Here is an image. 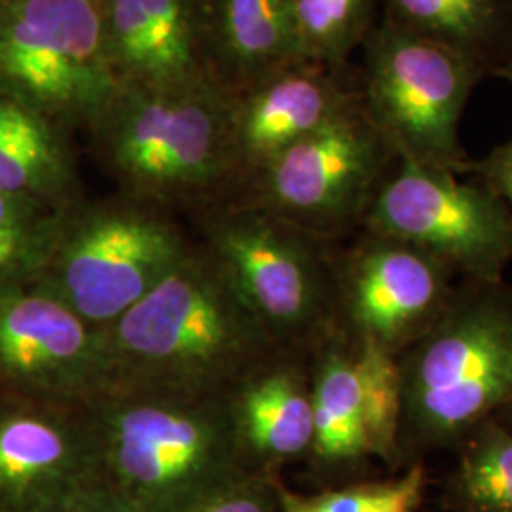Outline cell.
<instances>
[{"label": "cell", "mask_w": 512, "mask_h": 512, "mask_svg": "<svg viewBox=\"0 0 512 512\" xmlns=\"http://www.w3.org/2000/svg\"><path fill=\"white\" fill-rule=\"evenodd\" d=\"M313 440L310 475L325 488L368 478L376 461L368 429L365 401L353 340L340 330L310 353Z\"/></svg>", "instance_id": "obj_17"}, {"label": "cell", "mask_w": 512, "mask_h": 512, "mask_svg": "<svg viewBox=\"0 0 512 512\" xmlns=\"http://www.w3.org/2000/svg\"><path fill=\"white\" fill-rule=\"evenodd\" d=\"M461 175L488 184L512 211V135L482 158H469Z\"/></svg>", "instance_id": "obj_27"}, {"label": "cell", "mask_w": 512, "mask_h": 512, "mask_svg": "<svg viewBox=\"0 0 512 512\" xmlns=\"http://www.w3.org/2000/svg\"><path fill=\"white\" fill-rule=\"evenodd\" d=\"M65 211L0 192V294L37 281Z\"/></svg>", "instance_id": "obj_24"}, {"label": "cell", "mask_w": 512, "mask_h": 512, "mask_svg": "<svg viewBox=\"0 0 512 512\" xmlns=\"http://www.w3.org/2000/svg\"><path fill=\"white\" fill-rule=\"evenodd\" d=\"M357 93L399 158L461 175L469 162L459 124L476 86V63L382 16L365 40Z\"/></svg>", "instance_id": "obj_7"}, {"label": "cell", "mask_w": 512, "mask_h": 512, "mask_svg": "<svg viewBox=\"0 0 512 512\" xmlns=\"http://www.w3.org/2000/svg\"><path fill=\"white\" fill-rule=\"evenodd\" d=\"M57 512H129V509L103 482L95 478Z\"/></svg>", "instance_id": "obj_28"}, {"label": "cell", "mask_w": 512, "mask_h": 512, "mask_svg": "<svg viewBox=\"0 0 512 512\" xmlns=\"http://www.w3.org/2000/svg\"><path fill=\"white\" fill-rule=\"evenodd\" d=\"M495 78H501V80H505V82H509L512 86V59L497 73V76Z\"/></svg>", "instance_id": "obj_30"}, {"label": "cell", "mask_w": 512, "mask_h": 512, "mask_svg": "<svg viewBox=\"0 0 512 512\" xmlns=\"http://www.w3.org/2000/svg\"><path fill=\"white\" fill-rule=\"evenodd\" d=\"M224 397L249 473L279 475L283 465L308 459L313 440L310 353L275 348Z\"/></svg>", "instance_id": "obj_16"}, {"label": "cell", "mask_w": 512, "mask_h": 512, "mask_svg": "<svg viewBox=\"0 0 512 512\" xmlns=\"http://www.w3.org/2000/svg\"><path fill=\"white\" fill-rule=\"evenodd\" d=\"M109 387L220 397L279 348L236 283L200 243L103 329Z\"/></svg>", "instance_id": "obj_1"}, {"label": "cell", "mask_w": 512, "mask_h": 512, "mask_svg": "<svg viewBox=\"0 0 512 512\" xmlns=\"http://www.w3.org/2000/svg\"><path fill=\"white\" fill-rule=\"evenodd\" d=\"M279 512H420L427 497L429 473L425 461L408 465L389 478H365L298 494L275 480Z\"/></svg>", "instance_id": "obj_23"}, {"label": "cell", "mask_w": 512, "mask_h": 512, "mask_svg": "<svg viewBox=\"0 0 512 512\" xmlns=\"http://www.w3.org/2000/svg\"><path fill=\"white\" fill-rule=\"evenodd\" d=\"M84 414L97 480L129 512H188L249 475L224 395L107 387Z\"/></svg>", "instance_id": "obj_2"}, {"label": "cell", "mask_w": 512, "mask_h": 512, "mask_svg": "<svg viewBox=\"0 0 512 512\" xmlns=\"http://www.w3.org/2000/svg\"><path fill=\"white\" fill-rule=\"evenodd\" d=\"M101 16L120 88L215 84L207 55L205 0H101Z\"/></svg>", "instance_id": "obj_15"}, {"label": "cell", "mask_w": 512, "mask_h": 512, "mask_svg": "<svg viewBox=\"0 0 512 512\" xmlns=\"http://www.w3.org/2000/svg\"><path fill=\"white\" fill-rule=\"evenodd\" d=\"M179 215L114 192L63 213L35 285L105 329L135 306L194 247Z\"/></svg>", "instance_id": "obj_6"}, {"label": "cell", "mask_w": 512, "mask_h": 512, "mask_svg": "<svg viewBox=\"0 0 512 512\" xmlns=\"http://www.w3.org/2000/svg\"><path fill=\"white\" fill-rule=\"evenodd\" d=\"M203 243L279 348L311 353L336 332V255L319 238L230 198L192 215Z\"/></svg>", "instance_id": "obj_5"}, {"label": "cell", "mask_w": 512, "mask_h": 512, "mask_svg": "<svg viewBox=\"0 0 512 512\" xmlns=\"http://www.w3.org/2000/svg\"><path fill=\"white\" fill-rule=\"evenodd\" d=\"M205 29L211 78L230 99L304 59L287 0H205Z\"/></svg>", "instance_id": "obj_18"}, {"label": "cell", "mask_w": 512, "mask_h": 512, "mask_svg": "<svg viewBox=\"0 0 512 512\" xmlns=\"http://www.w3.org/2000/svg\"><path fill=\"white\" fill-rule=\"evenodd\" d=\"M116 192L196 215L238 190L230 97L211 82L118 88L88 129Z\"/></svg>", "instance_id": "obj_3"}, {"label": "cell", "mask_w": 512, "mask_h": 512, "mask_svg": "<svg viewBox=\"0 0 512 512\" xmlns=\"http://www.w3.org/2000/svg\"><path fill=\"white\" fill-rule=\"evenodd\" d=\"M355 74L315 61H294L230 99L239 183L293 147L357 99Z\"/></svg>", "instance_id": "obj_14"}, {"label": "cell", "mask_w": 512, "mask_h": 512, "mask_svg": "<svg viewBox=\"0 0 512 512\" xmlns=\"http://www.w3.org/2000/svg\"><path fill=\"white\" fill-rule=\"evenodd\" d=\"M361 230L403 239L458 279L499 281L512 262V211L488 184L399 158Z\"/></svg>", "instance_id": "obj_10"}, {"label": "cell", "mask_w": 512, "mask_h": 512, "mask_svg": "<svg viewBox=\"0 0 512 512\" xmlns=\"http://www.w3.org/2000/svg\"><path fill=\"white\" fill-rule=\"evenodd\" d=\"M397 150L357 99L243 181L232 198L253 203L334 243L353 238Z\"/></svg>", "instance_id": "obj_8"}, {"label": "cell", "mask_w": 512, "mask_h": 512, "mask_svg": "<svg viewBox=\"0 0 512 512\" xmlns=\"http://www.w3.org/2000/svg\"><path fill=\"white\" fill-rule=\"evenodd\" d=\"M0 192L67 211L86 198L71 131L0 92Z\"/></svg>", "instance_id": "obj_19"}, {"label": "cell", "mask_w": 512, "mask_h": 512, "mask_svg": "<svg viewBox=\"0 0 512 512\" xmlns=\"http://www.w3.org/2000/svg\"><path fill=\"white\" fill-rule=\"evenodd\" d=\"M351 340V338H349ZM365 401L366 429L374 458L395 475L404 467L401 452L403 378L399 359L370 342L353 340Z\"/></svg>", "instance_id": "obj_25"}, {"label": "cell", "mask_w": 512, "mask_h": 512, "mask_svg": "<svg viewBox=\"0 0 512 512\" xmlns=\"http://www.w3.org/2000/svg\"><path fill=\"white\" fill-rule=\"evenodd\" d=\"M118 88L101 0H0V92L88 131Z\"/></svg>", "instance_id": "obj_9"}, {"label": "cell", "mask_w": 512, "mask_h": 512, "mask_svg": "<svg viewBox=\"0 0 512 512\" xmlns=\"http://www.w3.org/2000/svg\"><path fill=\"white\" fill-rule=\"evenodd\" d=\"M494 418L499 421L507 431H511L512 433V401L507 404V406H503V408L495 414Z\"/></svg>", "instance_id": "obj_29"}, {"label": "cell", "mask_w": 512, "mask_h": 512, "mask_svg": "<svg viewBox=\"0 0 512 512\" xmlns=\"http://www.w3.org/2000/svg\"><path fill=\"white\" fill-rule=\"evenodd\" d=\"M95 478L84 406L0 393V512H57Z\"/></svg>", "instance_id": "obj_13"}, {"label": "cell", "mask_w": 512, "mask_h": 512, "mask_svg": "<svg viewBox=\"0 0 512 512\" xmlns=\"http://www.w3.org/2000/svg\"><path fill=\"white\" fill-rule=\"evenodd\" d=\"M384 14L471 59L488 76L512 59V0H384Z\"/></svg>", "instance_id": "obj_20"}, {"label": "cell", "mask_w": 512, "mask_h": 512, "mask_svg": "<svg viewBox=\"0 0 512 512\" xmlns=\"http://www.w3.org/2000/svg\"><path fill=\"white\" fill-rule=\"evenodd\" d=\"M456 283L439 258L359 230L336 255V329L399 359L439 321Z\"/></svg>", "instance_id": "obj_11"}, {"label": "cell", "mask_w": 512, "mask_h": 512, "mask_svg": "<svg viewBox=\"0 0 512 512\" xmlns=\"http://www.w3.org/2000/svg\"><path fill=\"white\" fill-rule=\"evenodd\" d=\"M277 476L249 473L188 512H279Z\"/></svg>", "instance_id": "obj_26"}, {"label": "cell", "mask_w": 512, "mask_h": 512, "mask_svg": "<svg viewBox=\"0 0 512 512\" xmlns=\"http://www.w3.org/2000/svg\"><path fill=\"white\" fill-rule=\"evenodd\" d=\"M404 467L452 452L512 401V283L458 279L439 321L399 357Z\"/></svg>", "instance_id": "obj_4"}, {"label": "cell", "mask_w": 512, "mask_h": 512, "mask_svg": "<svg viewBox=\"0 0 512 512\" xmlns=\"http://www.w3.org/2000/svg\"><path fill=\"white\" fill-rule=\"evenodd\" d=\"M107 387L103 329L35 283L0 294V393L84 406Z\"/></svg>", "instance_id": "obj_12"}, {"label": "cell", "mask_w": 512, "mask_h": 512, "mask_svg": "<svg viewBox=\"0 0 512 512\" xmlns=\"http://www.w3.org/2000/svg\"><path fill=\"white\" fill-rule=\"evenodd\" d=\"M300 55L348 71L384 12V0H287Z\"/></svg>", "instance_id": "obj_22"}, {"label": "cell", "mask_w": 512, "mask_h": 512, "mask_svg": "<svg viewBox=\"0 0 512 512\" xmlns=\"http://www.w3.org/2000/svg\"><path fill=\"white\" fill-rule=\"evenodd\" d=\"M442 507L450 512H512V433L480 421L454 446Z\"/></svg>", "instance_id": "obj_21"}]
</instances>
